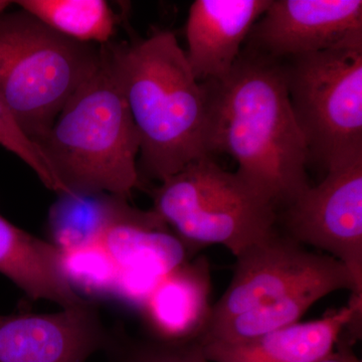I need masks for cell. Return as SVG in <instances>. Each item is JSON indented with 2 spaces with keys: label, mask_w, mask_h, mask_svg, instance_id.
I'll list each match as a JSON object with an SVG mask.
<instances>
[{
  "label": "cell",
  "mask_w": 362,
  "mask_h": 362,
  "mask_svg": "<svg viewBox=\"0 0 362 362\" xmlns=\"http://www.w3.org/2000/svg\"><path fill=\"white\" fill-rule=\"evenodd\" d=\"M209 98V151L238 162L237 175L277 209L310 185V161L293 113L284 66L243 47L226 77L204 82Z\"/></svg>",
  "instance_id": "6da1fadb"
},
{
  "label": "cell",
  "mask_w": 362,
  "mask_h": 362,
  "mask_svg": "<svg viewBox=\"0 0 362 362\" xmlns=\"http://www.w3.org/2000/svg\"><path fill=\"white\" fill-rule=\"evenodd\" d=\"M114 66L138 137L145 175L159 182L209 151V98L169 30L111 45Z\"/></svg>",
  "instance_id": "7a4b0ae2"
},
{
  "label": "cell",
  "mask_w": 362,
  "mask_h": 362,
  "mask_svg": "<svg viewBox=\"0 0 362 362\" xmlns=\"http://www.w3.org/2000/svg\"><path fill=\"white\" fill-rule=\"evenodd\" d=\"M66 194L103 192L129 199L141 187L139 137L114 66L110 42L101 63L51 129L33 141Z\"/></svg>",
  "instance_id": "3957f363"
},
{
  "label": "cell",
  "mask_w": 362,
  "mask_h": 362,
  "mask_svg": "<svg viewBox=\"0 0 362 362\" xmlns=\"http://www.w3.org/2000/svg\"><path fill=\"white\" fill-rule=\"evenodd\" d=\"M101 59L102 45L64 37L25 11L0 14V102L33 141L51 129Z\"/></svg>",
  "instance_id": "277c9868"
},
{
  "label": "cell",
  "mask_w": 362,
  "mask_h": 362,
  "mask_svg": "<svg viewBox=\"0 0 362 362\" xmlns=\"http://www.w3.org/2000/svg\"><path fill=\"white\" fill-rule=\"evenodd\" d=\"M152 199V211L195 252L221 245L238 257L277 232V209L211 157L162 181Z\"/></svg>",
  "instance_id": "5b68a950"
},
{
  "label": "cell",
  "mask_w": 362,
  "mask_h": 362,
  "mask_svg": "<svg viewBox=\"0 0 362 362\" xmlns=\"http://www.w3.org/2000/svg\"><path fill=\"white\" fill-rule=\"evenodd\" d=\"M281 62L309 158L328 169L362 156V47Z\"/></svg>",
  "instance_id": "8992f818"
},
{
  "label": "cell",
  "mask_w": 362,
  "mask_h": 362,
  "mask_svg": "<svg viewBox=\"0 0 362 362\" xmlns=\"http://www.w3.org/2000/svg\"><path fill=\"white\" fill-rule=\"evenodd\" d=\"M322 282L335 283L351 296L362 297L340 262L276 232L235 257L232 281L214 304L209 326Z\"/></svg>",
  "instance_id": "52a82bcc"
},
{
  "label": "cell",
  "mask_w": 362,
  "mask_h": 362,
  "mask_svg": "<svg viewBox=\"0 0 362 362\" xmlns=\"http://www.w3.org/2000/svg\"><path fill=\"white\" fill-rule=\"evenodd\" d=\"M283 221L286 235L340 262L362 293V156L328 168L285 207Z\"/></svg>",
  "instance_id": "ba28073f"
},
{
  "label": "cell",
  "mask_w": 362,
  "mask_h": 362,
  "mask_svg": "<svg viewBox=\"0 0 362 362\" xmlns=\"http://www.w3.org/2000/svg\"><path fill=\"white\" fill-rule=\"evenodd\" d=\"M245 49L283 61L362 47L361 0H271Z\"/></svg>",
  "instance_id": "9c48e42d"
},
{
  "label": "cell",
  "mask_w": 362,
  "mask_h": 362,
  "mask_svg": "<svg viewBox=\"0 0 362 362\" xmlns=\"http://www.w3.org/2000/svg\"><path fill=\"white\" fill-rule=\"evenodd\" d=\"M118 268L113 296L141 307L162 277L195 252L158 214L121 199L99 240Z\"/></svg>",
  "instance_id": "30bf717a"
},
{
  "label": "cell",
  "mask_w": 362,
  "mask_h": 362,
  "mask_svg": "<svg viewBox=\"0 0 362 362\" xmlns=\"http://www.w3.org/2000/svg\"><path fill=\"white\" fill-rule=\"evenodd\" d=\"M110 339L92 300L56 313L0 314V362H86Z\"/></svg>",
  "instance_id": "8fae6325"
},
{
  "label": "cell",
  "mask_w": 362,
  "mask_h": 362,
  "mask_svg": "<svg viewBox=\"0 0 362 362\" xmlns=\"http://www.w3.org/2000/svg\"><path fill=\"white\" fill-rule=\"evenodd\" d=\"M362 297L307 322H297L238 343L201 342L211 362H316L337 346L345 331L356 341L361 337Z\"/></svg>",
  "instance_id": "7c38bea8"
},
{
  "label": "cell",
  "mask_w": 362,
  "mask_h": 362,
  "mask_svg": "<svg viewBox=\"0 0 362 362\" xmlns=\"http://www.w3.org/2000/svg\"><path fill=\"white\" fill-rule=\"evenodd\" d=\"M271 0H195L188 11V65L199 83L226 77Z\"/></svg>",
  "instance_id": "4fadbf2b"
},
{
  "label": "cell",
  "mask_w": 362,
  "mask_h": 362,
  "mask_svg": "<svg viewBox=\"0 0 362 362\" xmlns=\"http://www.w3.org/2000/svg\"><path fill=\"white\" fill-rule=\"evenodd\" d=\"M211 294L206 257L188 259L169 272L140 307L150 338L168 342L199 339L211 320Z\"/></svg>",
  "instance_id": "5bb4252c"
},
{
  "label": "cell",
  "mask_w": 362,
  "mask_h": 362,
  "mask_svg": "<svg viewBox=\"0 0 362 362\" xmlns=\"http://www.w3.org/2000/svg\"><path fill=\"white\" fill-rule=\"evenodd\" d=\"M0 274L33 301L45 300L62 309L85 303L69 283L63 252L51 242L25 232L0 214Z\"/></svg>",
  "instance_id": "9a60e30c"
},
{
  "label": "cell",
  "mask_w": 362,
  "mask_h": 362,
  "mask_svg": "<svg viewBox=\"0 0 362 362\" xmlns=\"http://www.w3.org/2000/svg\"><path fill=\"white\" fill-rule=\"evenodd\" d=\"M339 290H343L341 286L331 282L307 286L275 301L211 324L199 340L238 343L282 329L299 322L316 302Z\"/></svg>",
  "instance_id": "2e32d148"
},
{
  "label": "cell",
  "mask_w": 362,
  "mask_h": 362,
  "mask_svg": "<svg viewBox=\"0 0 362 362\" xmlns=\"http://www.w3.org/2000/svg\"><path fill=\"white\" fill-rule=\"evenodd\" d=\"M121 199L103 192L59 194L49 209L52 244L64 252L99 243Z\"/></svg>",
  "instance_id": "e0dca14e"
},
{
  "label": "cell",
  "mask_w": 362,
  "mask_h": 362,
  "mask_svg": "<svg viewBox=\"0 0 362 362\" xmlns=\"http://www.w3.org/2000/svg\"><path fill=\"white\" fill-rule=\"evenodd\" d=\"M21 11L64 37L84 44H109L115 14L103 0H20Z\"/></svg>",
  "instance_id": "ac0fdd59"
},
{
  "label": "cell",
  "mask_w": 362,
  "mask_h": 362,
  "mask_svg": "<svg viewBox=\"0 0 362 362\" xmlns=\"http://www.w3.org/2000/svg\"><path fill=\"white\" fill-rule=\"evenodd\" d=\"M62 252L66 277L78 295H113L119 270L99 243Z\"/></svg>",
  "instance_id": "d6986e66"
},
{
  "label": "cell",
  "mask_w": 362,
  "mask_h": 362,
  "mask_svg": "<svg viewBox=\"0 0 362 362\" xmlns=\"http://www.w3.org/2000/svg\"><path fill=\"white\" fill-rule=\"evenodd\" d=\"M117 362H211L199 339L168 342L147 338L135 339L122 328L112 330L108 349Z\"/></svg>",
  "instance_id": "ffe728a7"
},
{
  "label": "cell",
  "mask_w": 362,
  "mask_h": 362,
  "mask_svg": "<svg viewBox=\"0 0 362 362\" xmlns=\"http://www.w3.org/2000/svg\"><path fill=\"white\" fill-rule=\"evenodd\" d=\"M0 145L21 158L33 169L40 180L57 194H65V188L52 175L37 145L21 131L13 117L0 102Z\"/></svg>",
  "instance_id": "44dd1931"
},
{
  "label": "cell",
  "mask_w": 362,
  "mask_h": 362,
  "mask_svg": "<svg viewBox=\"0 0 362 362\" xmlns=\"http://www.w3.org/2000/svg\"><path fill=\"white\" fill-rule=\"evenodd\" d=\"M354 344L345 338L338 340L335 349L316 362H361V359L354 354Z\"/></svg>",
  "instance_id": "7402d4cb"
},
{
  "label": "cell",
  "mask_w": 362,
  "mask_h": 362,
  "mask_svg": "<svg viewBox=\"0 0 362 362\" xmlns=\"http://www.w3.org/2000/svg\"><path fill=\"white\" fill-rule=\"evenodd\" d=\"M11 1H4V0H0V14L6 13L7 7L11 6Z\"/></svg>",
  "instance_id": "603a6c76"
}]
</instances>
